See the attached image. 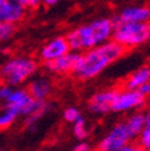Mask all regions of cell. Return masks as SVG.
Masks as SVG:
<instances>
[{"label": "cell", "instance_id": "obj_1", "mask_svg": "<svg viewBox=\"0 0 150 151\" xmlns=\"http://www.w3.org/2000/svg\"><path fill=\"white\" fill-rule=\"evenodd\" d=\"M124 48L115 41H108L101 46L81 54L73 74L79 80H90L100 75L107 66L124 54Z\"/></svg>", "mask_w": 150, "mask_h": 151}, {"label": "cell", "instance_id": "obj_2", "mask_svg": "<svg viewBox=\"0 0 150 151\" xmlns=\"http://www.w3.org/2000/svg\"><path fill=\"white\" fill-rule=\"evenodd\" d=\"M113 22L107 17L96 19L86 25H81L65 37L69 49L74 52L90 50L110 41L113 35Z\"/></svg>", "mask_w": 150, "mask_h": 151}, {"label": "cell", "instance_id": "obj_3", "mask_svg": "<svg viewBox=\"0 0 150 151\" xmlns=\"http://www.w3.org/2000/svg\"><path fill=\"white\" fill-rule=\"evenodd\" d=\"M113 41L125 48H134L150 40V22L113 24Z\"/></svg>", "mask_w": 150, "mask_h": 151}, {"label": "cell", "instance_id": "obj_4", "mask_svg": "<svg viewBox=\"0 0 150 151\" xmlns=\"http://www.w3.org/2000/svg\"><path fill=\"white\" fill-rule=\"evenodd\" d=\"M37 70V63L31 58L19 57L10 59L6 62L3 68L0 75L7 82V86H16L31 78Z\"/></svg>", "mask_w": 150, "mask_h": 151}, {"label": "cell", "instance_id": "obj_5", "mask_svg": "<svg viewBox=\"0 0 150 151\" xmlns=\"http://www.w3.org/2000/svg\"><path fill=\"white\" fill-rule=\"evenodd\" d=\"M131 135L124 123L116 124L99 144L97 151H119L131 141Z\"/></svg>", "mask_w": 150, "mask_h": 151}, {"label": "cell", "instance_id": "obj_6", "mask_svg": "<svg viewBox=\"0 0 150 151\" xmlns=\"http://www.w3.org/2000/svg\"><path fill=\"white\" fill-rule=\"evenodd\" d=\"M38 101H35L27 90H12L10 97L5 102V107L14 111L17 116H28L36 109Z\"/></svg>", "mask_w": 150, "mask_h": 151}, {"label": "cell", "instance_id": "obj_7", "mask_svg": "<svg viewBox=\"0 0 150 151\" xmlns=\"http://www.w3.org/2000/svg\"><path fill=\"white\" fill-rule=\"evenodd\" d=\"M145 103V97L134 90H123L117 91V95L112 103L111 111L113 112H127L132 109H138Z\"/></svg>", "mask_w": 150, "mask_h": 151}, {"label": "cell", "instance_id": "obj_8", "mask_svg": "<svg viewBox=\"0 0 150 151\" xmlns=\"http://www.w3.org/2000/svg\"><path fill=\"white\" fill-rule=\"evenodd\" d=\"M112 22L113 24H143V22H150V6H127L119 11V14Z\"/></svg>", "mask_w": 150, "mask_h": 151}, {"label": "cell", "instance_id": "obj_9", "mask_svg": "<svg viewBox=\"0 0 150 151\" xmlns=\"http://www.w3.org/2000/svg\"><path fill=\"white\" fill-rule=\"evenodd\" d=\"M117 95L116 90H105V91L97 92L90 97L87 102V108L94 114H106L111 111L112 103Z\"/></svg>", "mask_w": 150, "mask_h": 151}, {"label": "cell", "instance_id": "obj_10", "mask_svg": "<svg viewBox=\"0 0 150 151\" xmlns=\"http://www.w3.org/2000/svg\"><path fill=\"white\" fill-rule=\"evenodd\" d=\"M69 50V44L65 37H56L43 46L41 49V58L46 63H49L68 54Z\"/></svg>", "mask_w": 150, "mask_h": 151}, {"label": "cell", "instance_id": "obj_11", "mask_svg": "<svg viewBox=\"0 0 150 151\" xmlns=\"http://www.w3.org/2000/svg\"><path fill=\"white\" fill-rule=\"evenodd\" d=\"M24 15L25 9L19 4V1L0 0V22L14 25L22 20Z\"/></svg>", "mask_w": 150, "mask_h": 151}, {"label": "cell", "instance_id": "obj_12", "mask_svg": "<svg viewBox=\"0 0 150 151\" xmlns=\"http://www.w3.org/2000/svg\"><path fill=\"white\" fill-rule=\"evenodd\" d=\"M80 55L81 54H79V53H68V54L58 58L53 62L46 63V66L49 71L57 74L73 73L80 59Z\"/></svg>", "mask_w": 150, "mask_h": 151}, {"label": "cell", "instance_id": "obj_13", "mask_svg": "<svg viewBox=\"0 0 150 151\" xmlns=\"http://www.w3.org/2000/svg\"><path fill=\"white\" fill-rule=\"evenodd\" d=\"M50 88L52 86H50L49 80L46 78H40V79L33 80L30 84L27 92L31 95V97L35 101L43 102L50 93Z\"/></svg>", "mask_w": 150, "mask_h": 151}, {"label": "cell", "instance_id": "obj_14", "mask_svg": "<svg viewBox=\"0 0 150 151\" xmlns=\"http://www.w3.org/2000/svg\"><path fill=\"white\" fill-rule=\"evenodd\" d=\"M150 81V66H141L136 71H133L128 79L125 80V90H134L138 91L144 84Z\"/></svg>", "mask_w": 150, "mask_h": 151}, {"label": "cell", "instance_id": "obj_15", "mask_svg": "<svg viewBox=\"0 0 150 151\" xmlns=\"http://www.w3.org/2000/svg\"><path fill=\"white\" fill-rule=\"evenodd\" d=\"M145 118L146 117L143 113H134V114H132L127 119V122L124 124L131 138L139 137V134L145 129Z\"/></svg>", "mask_w": 150, "mask_h": 151}, {"label": "cell", "instance_id": "obj_16", "mask_svg": "<svg viewBox=\"0 0 150 151\" xmlns=\"http://www.w3.org/2000/svg\"><path fill=\"white\" fill-rule=\"evenodd\" d=\"M17 117L19 116L10 108H0V129H6V128L12 125Z\"/></svg>", "mask_w": 150, "mask_h": 151}, {"label": "cell", "instance_id": "obj_17", "mask_svg": "<svg viewBox=\"0 0 150 151\" xmlns=\"http://www.w3.org/2000/svg\"><path fill=\"white\" fill-rule=\"evenodd\" d=\"M74 134L79 140H84L89 135V128L86 125V120L80 117L76 122L74 123Z\"/></svg>", "mask_w": 150, "mask_h": 151}, {"label": "cell", "instance_id": "obj_18", "mask_svg": "<svg viewBox=\"0 0 150 151\" xmlns=\"http://www.w3.org/2000/svg\"><path fill=\"white\" fill-rule=\"evenodd\" d=\"M15 33V26L11 24H5L0 22V41L10 40Z\"/></svg>", "mask_w": 150, "mask_h": 151}, {"label": "cell", "instance_id": "obj_19", "mask_svg": "<svg viewBox=\"0 0 150 151\" xmlns=\"http://www.w3.org/2000/svg\"><path fill=\"white\" fill-rule=\"evenodd\" d=\"M139 146L145 151H150V129H145L139 134Z\"/></svg>", "mask_w": 150, "mask_h": 151}, {"label": "cell", "instance_id": "obj_20", "mask_svg": "<svg viewBox=\"0 0 150 151\" xmlns=\"http://www.w3.org/2000/svg\"><path fill=\"white\" fill-rule=\"evenodd\" d=\"M80 111L76 107H69L64 111V119L66 122H70V123H75L76 120L80 118Z\"/></svg>", "mask_w": 150, "mask_h": 151}, {"label": "cell", "instance_id": "obj_21", "mask_svg": "<svg viewBox=\"0 0 150 151\" xmlns=\"http://www.w3.org/2000/svg\"><path fill=\"white\" fill-rule=\"evenodd\" d=\"M12 92V88L7 85H0V102H6Z\"/></svg>", "mask_w": 150, "mask_h": 151}, {"label": "cell", "instance_id": "obj_22", "mask_svg": "<svg viewBox=\"0 0 150 151\" xmlns=\"http://www.w3.org/2000/svg\"><path fill=\"white\" fill-rule=\"evenodd\" d=\"M19 4L24 7V9H27V7H36L38 5V1H37V0H20Z\"/></svg>", "mask_w": 150, "mask_h": 151}, {"label": "cell", "instance_id": "obj_23", "mask_svg": "<svg viewBox=\"0 0 150 151\" xmlns=\"http://www.w3.org/2000/svg\"><path fill=\"white\" fill-rule=\"evenodd\" d=\"M138 92L143 95L145 99H146V96H150V81L146 82V84H144L141 87L138 88Z\"/></svg>", "mask_w": 150, "mask_h": 151}, {"label": "cell", "instance_id": "obj_24", "mask_svg": "<svg viewBox=\"0 0 150 151\" xmlns=\"http://www.w3.org/2000/svg\"><path fill=\"white\" fill-rule=\"evenodd\" d=\"M73 151H90V146L86 144V142H79L78 145H75Z\"/></svg>", "mask_w": 150, "mask_h": 151}, {"label": "cell", "instance_id": "obj_25", "mask_svg": "<svg viewBox=\"0 0 150 151\" xmlns=\"http://www.w3.org/2000/svg\"><path fill=\"white\" fill-rule=\"evenodd\" d=\"M119 151H145L144 149H141L139 145H132V144H128L127 146H124L123 149H121Z\"/></svg>", "mask_w": 150, "mask_h": 151}, {"label": "cell", "instance_id": "obj_26", "mask_svg": "<svg viewBox=\"0 0 150 151\" xmlns=\"http://www.w3.org/2000/svg\"><path fill=\"white\" fill-rule=\"evenodd\" d=\"M57 3H58L57 0H46V1H44V4L48 5V6H53V5H56Z\"/></svg>", "mask_w": 150, "mask_h": 151}, {"label": "cell", "instance_id": "obj_27", "mask_svg": "<svg viewBox=\"0 0 150 151\" xmlns=\"http://www.w3.org/2000/svg\"><path fill=\"white\" fill-rule=\"evenodd\" d=\"M145 128H148V129H150V113L148 116H145Z\"/></svg>", "mask_w": 150, "mask_h": 151}, {"label": "cell", "instance_id": "obj_28", "mask_svg": "<svg viewBox=\"0 0 150 151\" xmlns=\"http://www.w3.org/2000/svg\"><path fill=\"white\" fill-rule=\"evenodd\" d=\"M0 151H4V150H3V149H0Z\"/></svg>", "mask_w": 150, "mask_h": 151}, {"label": "cell", "instance_id": "obj_29", "mask_svg": "<svg viewBox=\"0 0 150 151\" xmlns=\"http://www.w3.org/2000/svg\"><path fill=\"white\" fill-rule=\"evenodd\" d=\"M90 151H91V150H90ZM92 151H97V150H92Z\"/></svg>", "mask_w": 150, "mask_h": 151}]
</instances>
